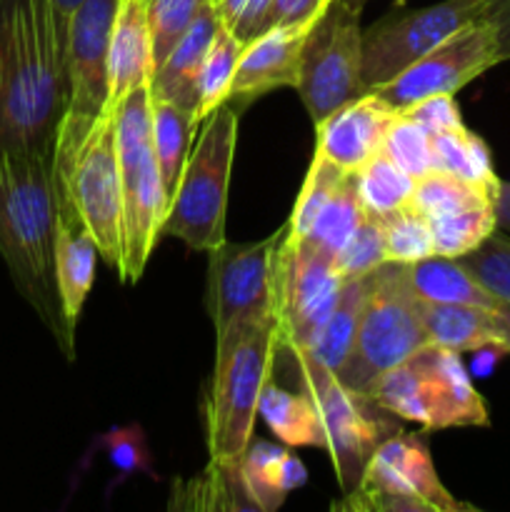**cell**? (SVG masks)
<instances>
[{"label":"cell","mask_w":510,"mask_h":512,"mask_svg":"<svg viewBox=\"0 0 510 512\" xmlns=\"http://www.w3.org/2000/svg\"><path fill=\"white\" fill-rule=\"evenodd\" d=\"M275 358L285 363L288 380H298V388L313 400L340 490L343 495L353 493L375 448L400 430V418L380 408L370 395L345 388L308 350L278 343Z\"/></svg>","instance_id":"cell-4"},{"label":"cell","mask_w":510,"mask_h":512,"mask_svg":"<svg viewBox=\"0 0 510 512\" xmlns=\"http://www.w3.org/2000/svg\"><path fill=\"white\" fill-rule=\"evenodd\" d=\"M383 153L415 180L438 170L433 153V135L403 113L395 115V120L390 123L388 133H385Z\"/></svg>","instance_id":"cell-37"},{"label":"cell","mask_w":510,"mask_h":512,"mask_svg":"<svg viewBox=\"0 0 510 512\" xmlns=\"http://www.w3.org/2000/svg\"><path fill=\"white\" fill-rule=\"evenodd\" d=\"M58 200V235H55V273H58V290L63 300L65 318L75 330L85 298L95 280V258L98 248L90 238L88 228L80 220L73 200Z\"/></svg>","instance_id":"cell-21"},{"label":"cell","mask_w":510,"mask_h":512,"mask_svg":"<svg viewBox=\"0 0 510 512\" xmlns=\"http://www.w3.org/2000/svg\"><path fill=\"white\" fill-rule=\"evenodd\" d=\"M345 275L310 245L285 240L278 253V343L308 350L328 323Z\"/></svg>","instance_id":"cell-16"},{"label":"cell","mask_w":510,"mask_h":512,"mask_svg":"<svg viewBox=\"0 0 510 512\" xmlns=\"http://www.w3.org/2000/svg\"><path fill=\"white\" fill-rule=\"evenodd\" d=\"M285 225L258 243H228L210 250L208 310L215 335L243 320L278 318V253Z\"/></svg>","instance_id":"cell-13"},{"label":"cell","mask_w":510,"mask_h":512,"mask_svg":"<svg viewBox=\"0 0 510 512\" xmlns=\"http://www.w3.org/2000/svg\"><path fill=\"white\" fill-rule=\"evenodd\" d=\"M278 318L243 320L215 335V365L205 398L210 460H240L253 440L263 388L273 378Z\"/></svg>","instance_id":"cell-3"},{"label":"cell","mask_w":510,"mask_h":512,"mask_svg":"<svg viewBox=\"0 0 510 512\" xmlns=\"http://www.w3.org/2000/svg\"><path fill=\"white\" fill-rule=\"evenodd\" d=\"M173 493L170 508L258 512V505L250 498L248 485H245L240 460H210L200 478L178 483V490L173 488Z\"/></svg>","instance_id":"cell-26"},{"label":"cell","mask_w":510,"mask_h":512,"mask_svg":"<svg viewBox=\"0 0 510 512\" xmlns=\"http://www.w3.org/2000/svg\"><path fill=\"white\" fill-rule=\"evenodd\" d=\"M203 3L205 0H145L150 40H153V70L163 63L170 48L188 30Z\"/></svg>","instance_id":"cell-39"},{"label":"cell","mask_w":510,"mask_h":512,"mask_svg":"<svg viewBox=\"0 0 510 512\" xmlns=\"http://www.w3.org/2000/svg\"><path fill=\"white\" fill-rule=\"evenodd\" d=\"M490 0H443L408 15H388L363 30L365 93L393 80L445 38L488 15Z\"/></svg>","instance_id":"cell-14"},{"label":"cell","mask_w":510,"mask_h":512,"mask_svg":"<svg viewBox=\"0 0 510 512\" xmlns=\"http://www.w3.org/2000/svg\"><path fill=\"white\" fill-rule=\"evenodd\" d=\"M150 120H153V148L160 175H163L165 193L173 200L198 123L190 110L180 108L170 100L155 98L153 93H150Z\"/></svg>","instance_id":"cell-27"},{"label":"cell","mask_w":510,"mask_h":512,"mask_svg":"<svg viewBox=\"0 0 510 512\" xmlns=\"http://www.w3.org/2000/svg\"><path fill=\"white\" fill-rule=\"evenodd\" d=\"M383 263H388L383 220H380V215L368 213L353 233V238L348 240V245L335 258V268L345 278H358V275L373 273Z\"/></svg>","instance_id":"cell-40"},{"label":"cell","mask_w":510,"mask_h":512,"mask_svg":"<svg viewBox=\"0 0 510 512\" xmlns=\"http://www.w3.org/2000/svg\"><path fill=\"white\" fill-rule=\"evenodd\" d=\"M55 170V195L73 200L80 220L95 240L100 258L120 273L123 265V183L115 145V110L108 108L93 125L83 148Z\"/></svg>","instance_id":"cell-10"},{"label":"cell","mask_w":510,"mask_h":512,"mask_svg":"<svg viewBox=\"0 0 510 512\" xmlns=\"http://www.w3.org/2000/svg\"><path fill=\"white\" fill-rule=\"evenodd\" d=\"M498 63H503L498 28L490 18H480L455 30L450 38L373 93L395 110H403L430 95H455Z\"/></svg>","instance_id":"cell-15"},{"label":"cell","mask_w":510,"mask_h":512,"mask_svg":"<svg viewBox=\"0 0 510 512\" xmlns=\"http://www.w3.org/2000/svg\"><path fill=\"white\" fill-rule=\"evenodd\" d=\"M153 75V40H150L145 0H120L108 45V108Z\"/></svg>","instance_id":"cell-20"},{"label":"cell","mask_w":510,"mask_h":512,"mask_svg":"<svg viewBox=\"0 0 510 512\" xmlns=\"http://www.w3.org/2000/svg\"><path fill=\"white\" fill-rule=\"evenodd\" d=\"M495 213H498V228L510 230V183L500 185L498 200H495Z\"/></svg>","instance_id":"cell-47"},{"label":"cell","mask_w":510,"mask_h":512,"mask_svg":"<svg viewBox=\"0 0 510 512\" xmlns=\"http://www.w3.org/2000/svg\"><path fill=\"white\" fill-rule=\"evenodd\" d=\"M433 153L438 170L490 190L493 195L500 193L503 180L495 175L488 145L480 135L470 133L465 125L433 135Z\"/></svg>","instance_id":"cell-28"},{"label":"cell","mask_w":510,"mask_h":512,"mask_svg":"<svg viewBox=\"0 0 510 512\" xmlns=\"http://www.w3.org/2000/svg\"><path fill=\"white\" fill-rule=\"evenodd\" d=\"M218 28L220 18L215 3L213 0H205L200 5L198 15L193 18V23L188 25V30L180 35L178 43L170 48L163 63L150 75V93L155 98L170 100V103L190 110L195 118L200 70H203L205 55H208L210 43H213Z\"/></svg>","instance_id":"cell-19"},{"label":"cell","mask_w":510,"mask_h":512,"mask_svg":"<svg viewBox=\"0 0 510 512\" xmlns=\"http://www.w3.org/2000/svg\"><path fill=\"white\" fill-rule=\"evenodd\" d=\"M240 465H243L245 485H248L250 498L258 505V512L278 510L285 498L308 478L305 465L288 448L265 443V440H255V443L250 440Z\"/></svg>","instance_id":"cell-24"},{"label":"cell","mask_w":510,"mask_h":512,"mask_svg":"<svg viewBox=\"0 0 510 512\" xmlns=\"http://www.w3.org/2000/svg\"><path fill=\"white\" fill-rule=\"evenodd\" d=\"M238 120V110L228 103L203 120L205 125L198 138H193L183 175L170 200L163 233L200 253H210L225 243V210L238 145Z\"/></svg>","instance_id":"cell-7"},{"label":"cell","mask_w":510,"mask_h":512,"mask_svg":"<svg viewBox=\"0 0 510 512\" xmlns=\"http://www.w3.org/2000/svg\"><path fill=\"white\" fill-rule=\"evenodd\" d=\"M330 0H273V13H270V23L273 25H303L315 23Z\"/></svg>","instance_id":"cell-44"},{"label":"cell","mask_w":510,"mask_h":512,"mask_svg":"<svg viewBox=\"0 0 510 512\" xmlns=\"http://www.w3.org/2000/svg\"><path fill=\"white\" fill-rule=\"evenodd\" d=\"M400 268L415 298L428 300V303L478 305L488 310H498L503 305L473 278V273L458 258L430 255L415 263H400Z\"/></svg>","instance_id":"cell-23"},{"label":"cell","mask_w":510,"mask_h":512,"mask_svg":"<svg viewBox=\"0 0 510 512\" xmlns=\"http://www.w3.org/2000/svg\"><path fill=\"white\" fill-rule=\"evenodd\" d=\"M258 415L290 448H325V428L308 393L283 388L268 380L258 403Z\"/></svg>","instance_id":"cell-25"},{"label":"cell","mask_w":510,"mask_h":512,"mask_svg":"<svg viewBox=\"0 0 510 512\" xmlns=\"http://www.w3.org/2000/svg\"><path fill=\"white\" fill-rule=\"evenodd\" d=\"M68 103L48 0H0V150H55Z\"/></svg>","instance_id":"cell-2"},{"label":"cell","mask_w":510,"mask_h":512,"mask_svg":"<svg viewBox=\"0 0 510 512\" xmlns=\"http://www.w3.org/2000/svg\"><path fill=\"white\" fill-rule=\"evenodd\" d=\"M498 315H500V323H503V338H505V348H508V353H510V305H500V310H498Z\"/></svg>","instance_id":"cell-48"},{"label":"cell","mask_w":510,"mask_h":512,"mask_svg":"<svg viewBox=\"0 0 510 512\" xmlns=\"http://www.w3.org/2000/svg\"><path fill=\"white\" fill-rule=\"evenodd\" d=\"M365 303V275L358 278H345L343 290L335 310L330 313L328 323L313 340L308 353L313 355L318 363H323L330 373H338L350 358V350L355 345V335H358L360 315H363Z\"/></svg>","instance_id":"cell-29"},{"label":"cell","mask_w":510,"mask_h":512,"mask_svg":"<svg viewBox=\"0 0 510 512\" xmlns=\"http://www.w3.org/2000/svg\"><path fill=\"white\" fill-rule=\"evenodd\" d=\"M498 28V38H500V55L503 60H510V0H490L488 15Z\"/></svg>","instance_id":"cell-45"},{"label":"cell","mask_w":510,"mask_h":512,"mask_svg":"<svg viewBox=\"0 0 510 512\" xmlns=\"http://www.w3.org/2000/svg\"><path fill=\"white\" fill-rule=\"evenodd\" d=\"M365 215H368V210H365L358 188H355V173H350L340 183V188L335 190L333 198L325 203V208L320 210L310 233L303 240H295V243L310 245L315 253L325 255V258H330L335 263L340 250L348 245V240L353 238V233L363 223Z\"/></svg>","instance_id":"cell-30"},{"label":"cell","mask_w":510,"mask_h":512,"mask_svg":"<svg viewBox=\"0 0 510 512\" xmlns=\"http://www.w3.org/2000/svg\"><path fill=\"white\" fill-rule=\"evenodd\" d=\"M55 150H0V258L65 358L75 353V330L65 318L55 273Z\"/></svg>","instance_id":"cell-1"},{"label":"cell","mask_w":510,"mask_h":512,"mask_svg":"<svg viewBox=\"0 0 510 512\" xmlns=\"http://www.w3.org/2000/svg\"><path fill=\"white\" fill-rule=\"evenodd\" d=\"M313 25H273L245 43L230 85L228 103L230 100L248 103L275 88H298L303 45Z\"/></svg>","instance_id":"cell-18"},{"label":"cell","mask_w":510,"mask_h":512,"mask_svg":"<svg viewBox=\"0 0 510 512\" xmlns=\"http://www.w3.org/2000/svg\"><path fill=\"white\" fill-rule=\"evenodd\" d=\"M420 318H423L425 335L433 345L468 353V350L505 348L503 323L498 310L478 308V305L458 303H428L418 298Z\"/></svg>","instance_id":"cell-22"},{"label":"cell","mask_w":510,"mask_h":512,"mask_svg":"<svg viewBox=\"0 0 510 512\" xmlns=\"http://www.w3.org/2000/svg\"><path fill=\"white\" fill-rule=\"evenodd\" d=\"M380 220H383L385 228V253H388V263L405 265L435 255L428 218L423 213H418L410 203L393 210V213L380 215Z\"/></svg>","instance_id":"cell-36"},{"label":"cell","mask_w":510,"mask_h":512,"mask_svg":"<svg viewBox=\"0 0 510 512\" xmlns=\"http://www.w3.org/2000/svg\"><path fill=\"white\" fill-rule=\"evenodd\" d=\"M415 178H410L400 165H395L380 150L363 168L355 170V188L365 210L373 215H388L410 203Z\"/></svg>","instance_id":"cell-33"},{"label":"cell","mask_w":510,"mask_h":512,"mask_svg":"<svg viewBox=\"0 0 510 512\" xmlns=\"http://www.w3.org/2000/svg\"><path fill=\"white\" fill-rule=\"evenodd\" d=\"M428 223L435 255L463 258L480 248L498 230V213H495V203H483L455 210V213L435 215V218H428Z\"/></svg>","instance_id":"cell-31"},{"label":"cell","mask_w":510,"mask_h":512,"mask_svg":"<svg viewBox=\"0 0 510 512\" xmlns=\"http://www.w3.org/2000/svg\"><path fill=\"white\" fill-rule=\"evenodd\" d=\"M218 18L223 28H228L240 43H250L273 28L270 13H273V0H213Z\"/></svg>","instance_id":"cell-42"},{"label":"cell","mask_w":510,"mask_h":512,"mask_svg":"<svg viewBox=\"0 0 510 512\" xmlns=\"http://www.w3.org/2000/svg\"><path fill=\"white\" fill-rule=\"evenodd\" d=\"M375 512H460L473 510L458 503L440 483L428 443L418 433L398 430L375 448L358 488L345 493L333 510Z\"/></svg>","instance_id":"cell-11"},{"label":"cell","mask_w":510,"mask_h":512,"mask_svg":"<svg viewBox=\"0 0 510 512\" xmlns=\"http://www.w3.org/2000/svg\"><path fill=\"white\" fill-rule=\"evenodd\" d=\"M245 43H240L228 28L220 23L213 43H210L208 55H205L203 70L198 80V108H195V123H203L215 108L228 103L230 85H233L235 68H238L240 53Z\"/></svg>","instance_id":"cell-32"},{"label":"cell","mask_w":510,"mask_h":512,"mask_svg":"<svg viewBox=\"0 0 510 512\" xmlns=\"http://www.w3.org/2000/svg\"><path fill=\"white\" fill-rule=\"evenodd\" d=\"M85 0H48L50 5V13H53V20H55V28H58L60 38H63V43L68 45V25H70V18H73L75 10L83 5Z\"/></svg>","instance_id":"cell-46"},{"label":"cell","mask_w":510,"mask_h":512,"mask_svg":"<svg viewBox=\"0 0 510 512\" xmlns=\"http://www.w3.org/2000/svg\"><path fill=\"white\" fill-rule=\"evenodd\" d=\"M458 260L493 298L510 305V235L495 230L480 248Z\"/></svg>","instance_id":"cell-38"},{"label":"cell","mask_w":510,"mask_h":512,"mask_svg":"<svg viewBox=\"0 0 510 512\" xmlns=\"http://www.w3.org/2000/svg\"><path fill=\"white\" fill-rule=\"evenodd\" d=\"M348 175V170L330 163L325 155L315 153L308 175H305L303 188H300L298 200H295L293 205V213H290V220L285 223V238L303 240L305 235L310 233V228H313L320 210L325 208V203L333 198V193L340 188V183H343Z\"/></svg>","instance_id":"cell-35"},{"label":"cell","mask_w":510,"mask_h":512,"mask_svg":"<svg viewBox=\"0 0 510 512\" xmlns=\"http://www.w3.org/2000/svg\"><path fill=\"white\" fill-rule=\"evenodd\" d=\"M295 90L313 125L340 105L365 95L360 10L343 0H330L305 38Z\"/></svg>","instance_id":"cell-12"},{"label":"cell","mask_w":510,"mask_h":512,"mask_svg":"<svg viewBox=\"0 0 510 512\" xmlns=\"http://www.w3.org/2000/svg\"><path fill=\"white\" fill-rule=\"evenodd\" d=\"M430 345L418 298L400 263H383L365 275V303L358 335L343 368L333 373L345 388L368 395L370 385L420 348Z\"/></svg>","instance_id":"cell-8"},{"label":"cell","mask_w":510,"mask_h":512,"mask_svg":"<svg viewBox=\"0 0 510 512\" xmlns=\"http://www.w3.org/2000/svg\"><path fill=\"white\" fill-rule=\"evenodd\" d=\"M103 448L108 453V460L123 478L128 475H150L153 473V458H150L148 443L140 425H128V428H113L103 435Z\"/></svg>","instance_id":"cell-41"},{"label":"cell","mask_w":510,"mask_h":512,"mask_svg":"<svg viewBox=\"0 0 510 512\" xmlns=\"http://www.w3.org/2000/svg\"><path fill=\"white\" fill-rule=\"evenodd\" d=\"M368 395L395 418L418 423L423 430L483 428L490 423L488 405L470 383L460 353L433 343L385 370Z\"/></svg>","instance_id":"cell-6"},{"label":"cell","mask_w":510,"mask_h":512,"mask_svg":"<svg viewBox=\"0 0 510 512\" xmlns=\"http://www.w3.org/2000/svg\"><path fill=\"white\" fill-rule=\"evenodd\" d=\"M398 113L408 115L410 120L420 125V128L428 130L430 135H438L443 130L458 128L463 125V118H460V108L455 103V95H430V98L418 100V103L408 105V108L398 110Z\"/></svg>","instance_id":"cell-43"},{"label":"cell","mask_w":510,"mask_h":512,"mask_svg":"<svg viewBox=\"0 0 510 512\" xmlns=\"http://www.w3.org/2000/svg\"><path fill=\"white\" fill-rule=\"evenodd\" d=\"M395 115L398 110L378 93L360 95L315 123V153L355 173L383 150L385 133Z\"/></svg>","instance_id":"cell-17"},{"label":"cell","mask_w":510,"mask_h":512,"mask_svg":"<svg viewBox=\"0 0 510 512\" xmlns=\"http://www.w3.org/2000/svg\"><path fill=\"white\" fill-rule=\"evenodd\" d=\"M495 200H498V195H493L490 190L465 183V180L455 178L445 170H433V173L415 180L413 195H410V205L425 218L455 213V210L473 208V205L495 203Z\"/></svg>","instance_id":"cell-34"},{"label":"cell","mask_w":510,"mask_h":512,"mask_svg":"<svg viewBox=\"0 0 510 512\" xmlns=\"http://www.w3.org/2000/svg\"><path fill=\"white\" fill-rule=\"evenodd\" d=\"M395 3H398V5H403V3H405V0H395Z\"/></svg>","instance_id":"cell-50"},{"label":"cell","mask_w":510,"mask_h":512,"mask_svg":"<svg viewBox=\"0 0 510 512\" xmlns=\"http://www.w3.org/2000/svg\"><path fill=\"white\" fill-rule=\"evenodd\" d=\"M115 145L123 183V265L118 275L138 283L170 210L153 148L150 80L115 105Z\"/></svg>","instance_id":"cell-5"},{"label":"cell","mask_w":510,"mask_h":512,"mask_svg":"<svg viewBox=\"0 0 510 512\" xmlns=\"http://www.w3.org/2000/svg\"><path fill=\"white\" fill-rule=\"evenodd\" d=\"M343 3H348V5H350V8H355V10H363L365 0H343Z\"/></svg>","instance_id":"cell-49"},{"label":"cell","mask_w":510,"mask_h":512,"mask_svg":"<svg viewBox=\"0 0 510 512\" xmlns=\"http://www.w3.org/2000/svg\"><path fill=\"white\" fill-rule=\"evenodd\" d=\"M120 0H85L73 13L65 45L68 103L55 138L53 165L63 168L78 155L100 115L108 110V45Z\"/></svg>","instance_id":"cell-9"}]
</instances>
